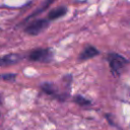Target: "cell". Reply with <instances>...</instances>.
I'll return each mask as SVG.
<instances>
[{"label":"cell","mask_w":130,"mask_h":130,"mask_svg":"<svg viewBox=\"0 0 130 130\" xmlns=\"http://www.w3.org/2000/svg\"><path fill=\"white\" fill-rule=\"evenodd\" d=\"M98 54H99V51H98L94 47L88 46V47H86V48L81 52V54L79 55V60L84 61V60H87V59H89V58H92V57L96 56Z\"/></svg>","instance_id":"cell-5"},{"label":"cell","mask_w":130,"mask_h":130,"mask_svg":"<svg viewBox=\"0 0 130 130\" xmlns=\"http://www.w3.org/2000/svg\"><path fill=\"white\" fill-rule=\"evenodd\" d=\"M21 57L17 54H8L5 56L0 57V66H6V65H10L13 63H16L19 61Z\"/></svg>","instance_id":"cell-4"},{"label":"cell","mask_w":130,"mask_h":130,"mask_svg":"<svg viewBox=\"0 0 130 130\" xmlns=\"http://www.w3.org/2000/svg\"><path fill=\"white\" fill-rule=\"evenodd\" d=\"M75 102L78 104V105H81V106H84V105H89L90 104V101L88 100H85L83 96L81 95H77L75 98Z\"/></svg>","instance_id":"cell-8"},{"label":"cell","mask_w":130,"mask_h":130,"mask_svg":"<svg viewBox=\"0 0 130 130\" xmlns=\"http://www.w3.org/2000/svg\"><path fill=\"white\" fill-rule=\"evenodd\" d=\"M48 25H49V21L48 20H46V19H38V20H35L31 23H29L26 26L25 31L28 35L36 36V35H39L41 31H43Z\"/></svg>","instance_id":"cell-3"},{"label":"cell","mask_w":130,"mask_h":130,"mask_svg":"<svg viewBox=\"0 0 130 130\" xmlns=\"http://www.w3.org/2000/svg\"><path fill=\"white\" fill-rule=\"evenodd\" d=\"M15 77V74H5V75H2V78L4 79H14Z\"/></svg>","instance_id":"cell-9"},{"label":"cell","mask_w":130,"mask_h":130,"mask_svg":"<svg viewBox=\"0 0 130 130\" xmlns=\"http://www.w3.org/2000/svg\"><path fill=\"white\" fill-rule=\"evenodd\" d=\"M29 59L38 62H50L53 59V53L50 49H37L30 52Z\"/></svg>","instance_id":"cell-2"},{"label":"cell","mask_w":130,"mask_h":130,"mask_svg":"<svg viewBox=\"0 0 130 130\" xmlns=\"http://www.w3.org/2000/svg\"><path fill=\"white\" fill-rule=\"evenodd\" d=\"M67 11V8L64 7V6H61V7H58V8H55L53 9L52 11L49 12L48 14V18L53 20V19H56V18H59L61 16H63Z\"/></svg>","instance_id":"cell-6"},{"label":"cell","mask_w":130,"mask_h":130,"mask_svg":"<svg viewBox=\"0 0 130 130\" xmlns=\"http://www.w3.org/2000/svg\"><path fill=\"white\" fill-rule=\"evenodd\" d=\"M42 88H43V90L46 91L48 94H55V92H56L54 86H53L52 84H49V83H45V84H43Z\"/></svg>","instance_id":"cell-7"},{"label":"cell","mask_w":130,"mask_h":130,"mask_svg":"<svg viewBox=\"0 0 130 130\" xmlns=\"http://www.w3.org/2000/svg\"><path fill=\"white\" fill-rule=\"evenodd\" d=\"M127 60L122 57L121 55H118L116 53H113L109 56V64L112 69V72L116 75H119L123 67L126 65Z\"/></svg>","instance_id":"cell-1"}]
</instances>
